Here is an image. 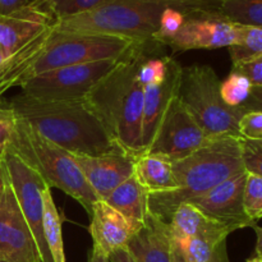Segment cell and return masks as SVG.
I'll list each match as a JSON object with an SVG mask.
<instances>
[{"label":"cell","instance_id":"obj_1","mask_svg":"<svg viewBox=\"0 0 262 262\" xmlns=\"http://www.w3.org/2000/svg\"><path fill=\"white\" fill-rule=\"evenodd\" d=\"M8 106L45 140L73 155L96 156L122 150L84 99L42 101L20 94Z\"/></svg>","mask_w":262,"mask_h":262},{"label":"cell","instance_id":"obj_2","mask_svg":"<svg viewBox=\"0 0 262 262\" xmlns=\"http://www.w3.org/2000/svg\"><path fill=\"white\" fill-rule=\"evenodd\" d=\"M150 42L136 43L84 97L117 145L136 158L143 154V87L137 78V71Z\"/></svg>","mask_w":262,"mask_h":262},{"label":"cell","instance_id":"obj_3","mask_svg":"<svg viewBox=\"0 0 262 262\" xmlns=\"http://www.w3.org/2000/svg\"><path fill=\"white\" fill-rule=\"evenodd\" d=\"M216 0H106L99 7L61 18L58 31L123 37L135 42L154 41L164 12L178 8L186 12L217 10Z\"/></svg>","mask_w":262,"mask_h":262},{"label":"cell","instance_id":"obj_4","mask_svg":"<svg viewBox=\"0 0 262 262\" xmlns=\"http://www.w3.org/2000/svg\"><path fill=\"white\" fill-rule=\"evenodd\" d=\"M173 170L178 186L176 191L148 197L151 214L168 224L179 205L246 171L241 138L233 136L210 138L191 155L173 161Z\"/></svg>","mask_w":262,"mask_h":262},{"label":"cell","instance_id":"obj_5","mask_svg":"<svg viewBox=\"0 0 262 262\" xmlns=\"http://www.w3.org/2000/svg\"><path fill=\"white\" fill-rule=\"evenodd\" d=\"M59 20L53 0H33L12 14L0 15V99L27 81Z\"/></svg>","mask_w":262,"mask_h":262},{"label":"cell","instance_id":"obj_6","mask_svg":"<svg viewBox=\"0 0 262 262\" xmlns=\"http://www.w3.org/2000/svg\"><path fill=\"white\" fill-rule=\"evenodd\" d=\"M8 150L35 170L50 188H58L79 202L87 212L99 200L87 183L73 155L45 140L33 128L17 118Z\"/></svg>","mask_w":262,"mask_h":262},{"label":"cell","instance_id":"obj_7","mask_svg":"<svg viewBox=\"0 0 262 262\" xmlns=\"http://www.w3.org/2000/svg\"><path fill=\"white\" fill-rule=\"evenodd\" d=\"M177 96L209 138L239 137L238 124L245 113L230 107L220 95V79L210 66L182 68Z\"/></svg>","mask_w":262,"mask_h":262},{"label":"cell","instance_id":"obj_8","mask_svg":"<svg viewBox=\"0 0 262 262\" xmlns=\"http://www.w3.org/2000/svg\"><path fill=\"white\" fill-rule=\"evenodd\" d=\"M136 43L135 41L115 36L63 32L56 28L27 79L51 69L106 59H120Z\"/></svg>","mask_w":262,"mask_h":262},{"label":"cell","instance_id":"obj_9","mask_svg":"<svg viewBox=\"0 0 262 262\" xmlns=\"http://www.w3.org/2000/svg\"><path fill=\"white\" fill-rule=\"evenodd\" d=\"M120 59L76 64L42 72L20 84L22 94L42 101L82 100L117 67Z\"/></svg>","mask_w":262,"mask_h":262},{"label":"cell","instance_id":"obj_10","mask_svg":"<svg viewBox=\"0 0 262 262\" xmlns=\"http://www.w3.org/2000/svg\"><path fill=\"white\" fill-rule=\"evenodd\" d=\"M2 163L23 216L32 230L42 262H53L43 238L42 192L49 186L35 170L8 148L2 158Z\"/></svg>","mask_w":262,"mask_h":262},{"label":"cell","instance_id":"obj_11","mask_svg":"<svg viewBox=\"0 0 262 262\" xmlns=\"http://www.w3.org/2000/svg\"><path fill=\"white\" fill-rule=\"evenodd\" d=\"M241 25L230 22L217 10H196L186 14L178 32L165 46L177 51L212 50L237 45Z\"/></svg>","mask_w":262,"mask_h":262},{"label":"cell","instance_id":"obj_12","mask_svg":"<svg viewBox=\"0 0 262 262\" xmlns=\"http://www.w3.org/2000/svg\"><path fill=\"white\" fill-rule=\"evenodd\" d=\"M209 140L179 97L176 96L145 152L178 161L199 150Z\"/></svg>","mask_w":262,"mask_h":262},{"label":"cell","instance_id":"obj_13","mask_svg":"<svg viewBox=\"0 0 262 262\" xmlns=\"http://www.w3.org/2000/svg\"><path fill=\"white\" fill-rule=\"evenodd\" d=\"M0 261L42 262L32 230L23 216L7 174L0 194Z\"/></svg>","mask_w":262,"mask_h":262},{"label":"cell","instance_id":"obj_14","mask_svg":"<svg viewBox=\"0 0 262 262\" xmlns=\"http://www.w3.org/2000/svg\"><path fill=\"white\" fill-rule=\"evenodd\" d=\"M246 177L247 171H242L186 202L193 205L202 214L224 225L232 233L245 228H252L257 223L248 217L243 206Z\"/></svg>","mask_w":262,"mask_h":262},{"label":"cell","instance_id":"obj_15","mask_svg":"<svg viewBox=\"0 0 262 262\" xmlns=\"http://www.w3.org/2000/svg\"><path fill=\"white\" fill-rule=\"evenodd\" d=\"M73 158L99 200L106 199L118 186L132 177L135 170L136 156L123 150L96 156L73 155Z\"/></svg>","mask_w":262,"mask_h":262},{"label":"cell","instance_id":"obj_16","mask_svg":"<svg viewBox=\"0 0 262 262\" xmlns=\"http://www.w3.org/2000/svg\"><path fill=\"white\" fill-rule=\"evenodd\" d=\"M182 68L183 67L173 59L164 78L143 87V112L141 127V147L143 152L152 142L169 105L178 94Z\"/></svg>","mask_w":262,"mask_h":262},{"label":"cell","instance_id":"obj_17","mask_svg":"<svg viewBox=\"0 0 262 262\" xmlns=\"http://www.w3.org/2000/svg\"><path fill=\"white\" fill-rule=\"evenodd\" d=\"M90 216L91 224L89 230L94 246L107 256L119 248L127 247L130 237L136 232L127 219L104 200L95 202Z\"/></svg>","mask_w":262,"mask_h":262},{"label":"cell","instance_id":"obj_18","mask_svg":"<svg viewBox=\"0 0 262 262\" xmlns=\"http://www.w3.org/2000/svg\"><path fill=\"white\" fill-rule=\"evenodd\" d=\"M171 246L168 223L148 212L142 227L130 237L127 248L137 262H173Z\"/></svg>","mask_w":262,"mask_h":262},{"label":"cell","instance_id":"obj_19","mask_svg":"<svg viewBox=\"0 0 262 262\" xmlns=\"http://www.w3.org/2000/svg\"><path fill=\"white\" fill-rule=\"evenodd\" d=\"M171 239L183 243L192 238L200 239H228L232 234L228 228L214 222L188 202L177 207L169 222Z\"/></svg>","mask_w":262,"mask_h":262},{"label":"cell","instance_id":"obj_20","mask_svg":"<svg viewBox=\"0 0 262 262\" xmlns=\"http://www.w3.org/2000/svg\"><path fill=\"white\" fill-rule=\"evenodd\" d=\"M148 197L150 193L137 178L132 176L118 186L104 201L120 212L133 229L138 230L150 212Z\"/></svg>","mask_w":262,"mask_h":262},{"label":"cell","instance_id":"obj_21","mask_svg":"<svg viewBox=\"0 0 262 262\" xmlns=\"http://www.w3.org/2000/svg\"><path fill=\"white\" fill-rule=\"evenodd\" d=\"M133 176L150 194L177 189L173 161L161 155L143 152L136 158Z\"/></svg>","mask_w":262,"mask_h":262},{"label":"cell","instance_id":"obj_22","mask_svg":"<svg viewBox=\"0 0 262 262\" xmlns=\"http://www.w3.org/2000/svg\"><path fill=\"white\" fill-rule=\"evenodd\" d=\"M43 238L53 262H67L63 242V217L54 202L50 187L42 192Z\"/></svg>","mask_w":262,"mask_h":262},{"label":"cell","instance_id":"obj_23","mask_svg":"<svg viewBox=\"0 0 262 262\" xmlns=\"http://www.w3.org/2000/svg\"><path fill=\"white\" fill-rule=\"evenodd\" d=\"M219 13L237 25L262 28V0H222Z\"/></svg>","mask_w":262,"mask_h":262},{"label":"cell","instance_id":"obj_24","mask_svg":"<svg viewBox=\"0 0 262 262\" xmlns=\"http://www.w3.org/2000/svg\"><path fill=\"white\" fill-rule=\"evenodd\" d=\"M181 245L191 262H229L227 239L192 238Z\"/></svg>","mask_w":262,"mask_h":262},{"label":"cell","instance_id":"obj_25","mask_svg":"<svg viewBox=\"0 0 262 262\" xmlns=\"http://www.w3.org/2000/svg\"><path fill=\"white\" fill-rule=\"evenodd\" d=\"M228 50L233 64L262 58V28L241 26L239 41Z\"/></svg>","mask_w":262,"mask_h":262},{"label":"cell","instance_id":"obj_26","mask_svg":"<svg viewBox=\"0 0 262 262\" xmlns=\"http://www.w3.org/2000/svg\"><path fill=\"white\" fill-rule=\"evenodd\" d=\"M252 87L247 77L232 69L229 76L220 81V95L228 106L241 107L250 97Z\"/></svg>","mask_w":262,"mask_h":262},{"label":"cell","instance_id":"obj_27","mask_svg":"<svg viewBox=\"0 0 262 262\" xmlns=\"http://www.w3.org/2000/svg\"><path fill=\"white\" fill-rule=\"evenodd\" d=\"M243 206L251 220L257 223L262 219V177L247 173L243 194Z\"/></svg>","mask_w":262,"mask_h":262},{"label":"cell","instance_id":"obj_28","mask_svg":"<svg viewBox=\"0 0 262 262\" xmlns=\"http://www.w3.org/2000/svg\"><path fill=\"white\" fill-rule=\"evenodd\" d=\"M188 13L191 12H186V10L178 9V8H169V9H166L164 12L163 17H161L160 27H159V31L155 35L154 41L161 43V45H165L166 41L178 32L182 23L184 22L186 14H188Z\"/></svg>","mask_w":262,"mask_h":262},{"label":"cell","instance_id":"obj_29","mask_svg":"<svg viewBox=\"0 0 262 262\" xmlns=\"http://www.w3.org/2000/svg\"><path fill=\"white\" fill-rule=\"evenodd\" d=\"M241 146L245 170L262 177V141L241 138Z\"/></svg>","mask_w":262,"mask_h":262},{"label":"cell","instance_id":"obj_30","mask_svg":"<svg viewBox=\"0 0 262 262\" xmlns=\"http://www.w3.org/2000/svg\"><path fill=\"white\" fill-rule=\"evenodd\" d=\"M241 138L262 141V112H247L242 115L238 124Z\"/></svg>","mask_w":262,"mask_h":262},{"label":"cell","instance_id":"obj_31","mask_svg":"<svg viewBox=\"0 0 262 262\" xmlns=\"http://www.w3.org/2000/svg\"><path fill=\"white\" fill-rule=\"evenodd\" d=\"M106 0H53L59 18L71 17L99 7Z\"/></svg>","mask_w":262,"mask_h":262},{"label":"cell","instance_id":"obj_32","mask_svg":"<svg viewBox=\"0 0 262 262\" xmlns=\"http://www.w3.org/2000/svg\"><path fill=\"white\" fill-rule=\"evenodd\" d=\"M15 123H17V117L14 112L9 106H0V160L4 156L8 145L12 140Z\"/></svg>","mask_w":262,"mask_h":262},{"label":"cell","instance_id":"obj_33","mask_svg":"<svg viewBox=\"0 0 262 262\" xmlns=\"http://www.w3.org/2000/svg\"><path fill=\"white\" fill-rule=\"evenodd\" d=\"M233 71L247 77L253 87H262V58L233 64Z\"/></svg>","mask_w":262,"mask_h":262},{"label":"cell","instance_id":"obj_34","mask_svg":"<svg viewBox=\"0 0 262 262\" xmlns=\"http://www.w3.org/2000/svg\"><path fill=\"white\" fill-rule=\"evenodd\" d=\"M241 110H242L243 113L253 112V110L262 112V87H252L250 97H248L247 101L241 106Z\"/></svg>","mask_w":262,"mask_h":262},{"label":"cell","instance_id":"obj_35","mask_svg":"<svg viewBox=\"0 0 262 262\" xmlns=\"http://www.w3.org/2000/svg\"><path fill=\"white\" fill-rule=\"evenodd\" d=\"M33 0H0V15H8L27 7Z\"/></svg>","mask_w":262,"mask_h":262},{"label":"cell","instance_id":"obj_36","mask_svg":"<svg viewBox=\"0 0 262 262\" xmlns=\"http://www.w3.org/2000/svg\"><path fill=\"white\" fill-rule=\"evenodd\" d=\"M109 260L110 262H137L133 258V256L130 255V252L128 251L127 247L119 248V250L110 253Z\"/></svg>","mask_w":262,"mask_h":262},{"label":"cell","instance_id":"obj_37","mask_svg":"<svg viewBox=\"0 0 262 262\" xmlns=\"http://www.w3.org/2000/svg\"><path fill=\"white\" fill-rule=\"evenodd\" d=\"M171 260L173 262H191L181 243L176 241H173V246H171Z\"/></svg>","mask_w":262,"mask_h":262},{"label":"cell","instance_id":"obj_38","mask_svg":"<svg viewBox=\"0 0 262 262\" xmlns=\"http://www.w3.org/2000/svg\"><path fill=\"white\" fill-rule=\"evenodd\" d=\"M89 262H110L109 256L106 253L102 252L101 250L96 247V246H92L91 255H90Z\"/></svg>","mask_w":262,"mask_h":262},{"label":"cell","instance_id":"obj_39","mask_svg":"<svg viewBox=\"0 0 262 262\" xmlns=\"http://www.w3.org/2000/svg\"><path fill=\"white\" fill-rule=\"evenodd\" d=\"M252 229L256 233V247H255V255L262 256V227H258L257 224H255L252 227Z\"/></svg>","mask_w":262,"mask_h":262},{"label":"cell","instance_id":"obj_40","mask_svg":"<svg viewBox=\"0 0 262 262\" xmlns=\"http://www.w3.org/2000/svg\"><path fill=\"white\" fill-rule=\"evenodd\" d=\"M5 186V171H4V166H3L2 160H0V194H2L3 189H4Z\"/></svg>","mask_w":262,"mask_h":262},{"label":"cell","instance_id":"obj_41","mask_svg":"<svg viewBox=\"0 0 262 262\" xmlns=\"http://www.w3.org/2000/svg\"><path fill=\"white\" fill-rule=\"evenodd\" d=\"M247 262H262V256L255 255L253 257H251L250 260H247Z\"/></svg>","mask_w":262,"mask_h":262},{"label":"cell","instance_id":"obj_42","mask_svg":"<svg viewBox=\"0 0 262 262\" xmlns=\"http://www.w3.org/2000/svg\"><path fill=\"white\" fill-rule=\"evenodd\" d=\"M216 2H222V0H216Z\"/></svg>","mask_w":262,"mask_h":262},{"label":"cell","instance_id":"obj_43","mask_svg":"<svg viewBox=\"0 0 262 262\" xmlns=\"http://www.w3.org/2000/svg\"><path fill=\"white\" fill-rule=\"evenodd\" d=\"M0 262H4V261H0Z\"/></svg>","mask_w":262,"mask_h":262}]
</instances>
